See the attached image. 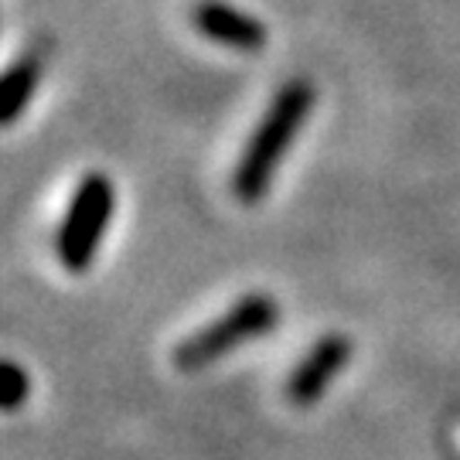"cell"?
Masks as SVG:
<instances>
[{
    "label": "cell",
    "mask_w": 460,
    "mask_h": 460,
    "mask_svg": "<svg viewBox=\"0 0 460 460\" xmlns=\"http://www.w3.org/2000/svg\"><path fill=\"white\" fill-rule=\"evenodd\" d=\"M314 110V85L307 79H290L270 99V110L263 113L260 127L252 130L246 150L232 174V191L243 205H256L270 191L277 178V167L283 154L290 150L294 137L307 123Z\"/></svg>",
    "instance_id": "cell-1"
},
{
    "label": "cell",
    "mask_w": 460,
    "mask_h": 460,
    "mask_svg": "<svg viewBox=\"0 0 460 460\" xmlns=\"http://www.w3.org/2000/svg\"><path fill=\"white\" fill-rule=\"evenodd\" d=\"M277 321H279V307L273 296L266 294L239 296L218 321L205 324L198 334L184 338L181 345L174 348V365L181 372H198L205 365L226 358L232 348L270 334V331L277 328Z\"/></svg>",
    "instance_id": "cell-2"
},
{
    "label": "cell",
    "mask_w": 460,
    "mask_h": 460,
    "mask_svg": "<svg viewBox=\"0 0 460 460\" xmlns=\"http://www.w3.org/2000/svg\"><path fill=\"white\" fill-rule=\"evenodd\" d=\"M116 208V184L102 171H89L83 181L75 184V195L68 201L66 218L55 235V252L68 273H85L93 260L102 232L110 226Z\"/></svg>",
    "instance_id": "cell-3"
},
{
    "label": "cell",
    "mask_w": 460,
    "mask_h": 460,
    "mask_svg": "<svg viewBox=\"0 0 460 460\" xmlns=\"http://www.w3.org/2000/svg\"><path fill=\"white\" fill-rule=\"evenodd\" d=\"M191 24L208 41H218L235 51H260L270 41V31L260 17L246 14L226 0H198L191 7Z\"/></svg>",
    "instance_id": "cell-4"
},
{
    "label": "cell",
    "mask_w": 460,
    "mask_h": 460,
    "mask_svg": "<svg viewBox=\"0 0 460 460\" xmlns=\"http://www.w3.org/2000/svg\"><path fill=\"white\" fill-rule=\"evenodd\" d=\"M351 358V341L345 334H328L307 351V358L296 365L290 378H287V399L294 406H311L314 399L328 389L334 376L341 372Z\"/></svg>",
    "instance_id": "cell-5"
},
{
    "label": "cell",
    "mask_w": 460,
    "mask_h": 460,
    "mask_svg": "<svg viewBox=\"0 0 460 460\" xmlns=\"http://www.w3.org/2000/svg\"><path fill=\"white\" fill-rule=\"evenodd\" d=\"M38 83H41V58L38 55H24L21 62L7 68V75L0 83V123L4 127H11L17 116L24 113Z\"/></svg>",
    "instance_id": "cell-6"
},
{
    "label": "cell",
    "mask_w": 460,
    "mask_h": 460,
    "mask_svg": "<svg viewBox=\"0 0 460 460\" xmlns=\"http://www.w3.org/2000/svg\"><path fill=\"white\" fill-rule=\"evenodd\" d=\"M28 393H31V382L24 376V368L17 362L4 365V410L14 412L17 406L28 399Z\"/></svg>",
    "instance_id": "cell-7"
}]
</instances>
